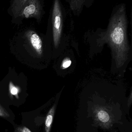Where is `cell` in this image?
<instances>
[{
	"label": "cell",
	"instance_id": "1",
	"mask_svg": "<svg viewBox=\"0 0 132 132\" xmlns=\"http://www.w3.org/2000/svg\"><path fill=\"white\" fill-rule=\"evenodd\" d=\"M106 38L112 50L117 66L120 68L126 61L129 50L124 7H121L113 16Z\"/></svg>",
	"mask_w": 132,
	"mask_h": 132
},
{
	"label": "cell",
	"instance_id": "2",
	"mask_svg": "<svg viewBox=\"0 0 132 132\" xmlns=\"http://www.w3.org/2000/svg\"><path fill=\"white\" fill-rule=\"evenodd\" d=\"M11 10L15 17L40 19L42 11L40 1L38 0H15Z\"/></svg>",
	"mask_w": 132,
	"mask_h": 132
},
{
	"label": "cell",
	"instance_id": "3",
	"mask_svg": "<svg viewBox=\"0 0 132 132\" xmlns=\"http://www.w3.org/2000/svg\"><path fill=\"white\" fill-rule=\"evenodd\" d=\"M59 1L56 0L54 3L52 12L53 39L55 47H57L60 43L62 30V15Z\"/></svg>",
	"mask_w": 132,
	"mask_h": 132
},
{
	"label": "cell",
	"instance_id": "4",
	"mask_svg": "<svg viewBox=\"0 0 132 132\" xmlns=\"http://www.w3.org/2000/svg\"><path fill=\"white\" fill-rule=\"evenodd\" d=\"M25 35L32 49L38 55L41 56L43 54V46L42 41L40 36L36 32L31 30L27 31Z\"/></svg>",
	"mask_w": 132,
	"mask_h": 132
},
{
	"label": "cell",
	"instance_id": "5",
	"mask_svg": "<svg viewBox=\"0 0 132 132\" xmlns=\"http://www.w3.org/2000/svg\"><path fill=\"white\" fill-rule=\"evenodd\" d=\"M95 117L98 121L103 124L108 125L110 122V116L109 113L103 109L97 110L95 112Z\"/></svg>",
	"mask_w": 132,
	"mask_h": 132
},
{
	"label": "cell",
	"instance_id": "6",
	"mask_svg": "<svg viewBox=\"0 0 132 132\" xmlns=\"http://www.w3.org/2000/svg\"><path fill=\"white\" fill-rule=\"evenodd\" d=\"M55 106L56 105L54 104L47 114L45 121V132H50L51 131L55 112Z\"/></svg>",
	"mask_w": 132,
	"mask_h": 132
},
{
	"label": "cell",
	"instance_id": "7",
	"mask_svg": "<svg viewBox=\"0 0 132 132\" xmlns=\"http://www.w3.org/2000/svg\"><path fill=\"white\" fill-rule=\"evenodd\" d=\"M9 91L10 97L12 99H13L14 96L17 99H19V94L20 92V89L18 86L14 85L11 81L9 83Z\"/></svg>",
	"mask_w": 132,
	"mask_h": 132
},
{
	"label": "cell",
	"instance_id": "8",
	"mask_svg": "<svg viewBox=\"0 0 132 132\" xmlns=\"http://www.w3.org/2000/svg\"><path fill=\"white\" fill-rule=\"evenodd\" d=\"M0 117L3 118H8L10 117V114L7 110L0 104Z\"/></svg>",
	"mask_w": 132,
	"mask_h": 132
},
{
	"label": "cell",
	"instance_id": "9",
	"mask_svg": "<svg viewBox=\"0 0 132 132\" xmlns=\"http://www.w3.org/2000/svg\"><path fill=\"white\" fill-rule=\"evenodd\" d=\"M71 61L69 58H65L62 61L61 64V68L62 69L67 68L71 65Z\"/></svg>",
	"mask_w": 132,
	"mask_h": 132
},
{
	"label": "cell",
	"instance_id": "10",
	"mask_svg": "<svg viewBox=\"0 0 132 132\" xmlns=\"http://www.w3.org/2000/svg\"><path fill=\"white\" fill-rule=\"evenodd\" d=\"M15 132H32L29 128L25 126L18 127L15 129Z\"/></svg>",
	"mask_w": 132,
	"mask_h": 132
}]
</instances>
